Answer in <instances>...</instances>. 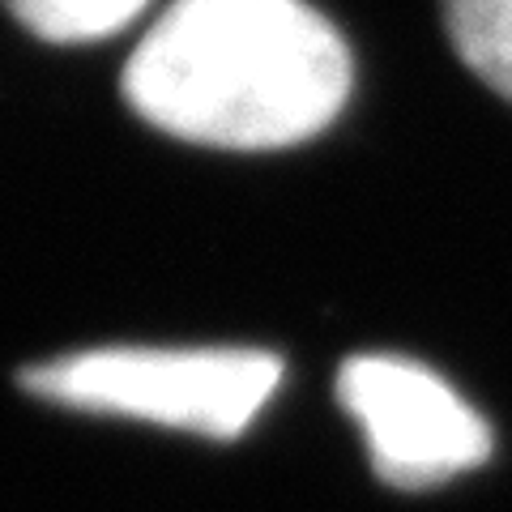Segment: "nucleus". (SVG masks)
<instances>
[{"mask_svg": "<svg viewBox=\"0 0 512 512\" xmlns=\"http://www.w3.org/2000/svg\"><path fill=\"white\" fill-rule=\"evenodd\" d=\"M338 393L363 431L376 474L393 487H440L491 457L483 414L414 359H350L342 367Z\"/></svg>", "mask_w": 512, "mask_h": 512, "instance_id": "3", "label": "nucleus"}, {"mask_svg": "<svg viewBox=\"0 0 512 512\" xmlns=\"http://www.w3.org/2000/svg\"><path fill=\"white\" fill-rule=\"evenodd\" d=\"M444 22L470 73L512 103V0H444Z\"/></svg>", "mask_w": 512, "mask_h": 512, "instance_id": "4", "label": "nucleus"}, {"mask_svg": "<svg viewBox=\"0 0 512 512\" xmlns=\"http://www.w3.org/2000/svg\"><path fill=\"white\" fill-rule=\"evenodd\" d=\"M282 380V363L269 350L197 346L150 350L107 346L39 363L22 384L43 402L158 423L210 440H235L252 427Z\"/></svg>", "mask_w": 512, "mask_h": 512, "instance_id": "2", "label": "nucleus"}, {"mask_svg": "<svg viewBox=\"0 0 512 512\" xmlns=\"http://www.w3.org/2000/svg\"><path fill=\"white\" fill-rule=\"evenodd\" d=\"M346 94V43L303 0H175L124 69L146 124L244 154L316 137Z\"/></svg>", "mask_w": 512, "mask_h": 512, "instance_id": "1", "label": "nucleus"}, {"mask_svg": "<svg viewBox=\"0 0 512 512\" xmlns=\"http://www.w3.org/2000/svg\"><path fill=\"white\" fill-rule=\"evenodd\" d=\"M150 0H9L30 35L52 43H94L124 30Z\"/></svg>", "mask_w": 512, "mask_h": 512, "instance_id": "5", "label": "nucleus"}]
</instances>
